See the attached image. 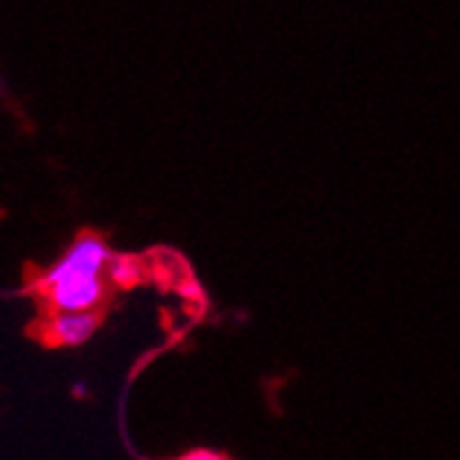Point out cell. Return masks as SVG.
<instances>
[{"label": "cell", "mask_w": 460, "mask_h": 460, "mask_svg": "<svg viewBox=\"0 0 460 460\" xmlns=\"http://www.w3.org/2000/svg\"><path fill=\"white\" fill-rule=\"evenodd\" d=\"M98 313H48L42 323V338L50 346H81L98 332Z\"/></svg>", "instance_id": "3957f363"}, {"label": "cell", "mask_w": 460, "mask_h": 460, "mask_svg": "<svg viewBox=\"0 0 460 460\" xmlns=\"http://www.w3.org/2000/svg\"><path fill=\"white\" fill-rule=\"evenodd\" d=\"M106 279L118 288H128L140 279V260L128 257V254H115L110 262V270H106Z\"/></svg>", "instance_id": "277c9868"}, {"label": "cell", "mask_w": 460, "mask_h": 460, "mask_svg": "<svg viewBox=\"0 0 460 460\" xmlns=\"http://www.w3.org/2000/svg\"><path fill=\"white\" fill-rule=\"evenodd\" d=\"M184 460H218V457H209V455H193V457H184Z\"/></svg>", "instance_id": "8992f818"}, {"label": "cell", "mask_w": 460, "mask_h": 460, "mask_svg": "<svg viewBox=\"0 0 460 460\" xmlns=\"http://www.w3.org/2000/svg\"><path fill=\"white\" fill-rule=\"evenodd\" d=\"M73 396H78V399H84L87 396V383H73Z\"/></svg>", "instance_id": "5b68a950"}, {"label": "cell", "mask_w": 460, "mask_h": 460, "mask_svg": "<svg viewBox=\"0 0 460 460\" xmlns=\"http://www.w3.org/2000/svg\"><path fill=\"white\" fill-rule=\"evenodd\" d=\"M106 293L110 279H73L42 290V299L50 313H98Z\"/></svg>", "instance_id": "7a4b0ae2"}, {"label": "cell", "mask_w": 460, "mask_h": 460, "mask_svg": "<svg viewBox=\"0 0 460 460\" xmlns=\"http://www.w3.org/2000/svg\"><path fill=\"white\" fill-rule=\"evenodd\" d=\"M112 249L106 246V240L84 232L78 234L70 246L62 252V257L53 262L48 270H42V277L37 279V290H48L53 285L73 282V279H106V270L112 262Z\"/></svg>", "instance_id": "6da1fadb"}]
</instances>
